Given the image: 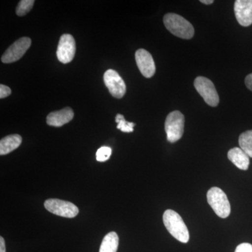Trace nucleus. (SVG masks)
Listing matches in <instances>:
<instances>
[{
	"mask_svg": "<svg viewBox=\"0 0 252 252\" xmlns=\"http://www.w3.org/2000/svg\"><path fill=\"white\" fill-rule=\"evenodd\" d=\"M228 158L230 161L240 170H247L249 168L250 157L243 149L238 147L230 149L228 152Z\"/></svg>",
	"mask_w": 252,
	"mask_h": 252,
	"instance_id": "nucleus-13",
	"label": "nucleus"
},
{
	"mask_svg": "<svg viewBox=\"0 0 252 252\" xmlns=\"http://www.w3.org/2000/svg\"><path fill=\"white\" fill-rule=\"evenodd\" d=\"M76 53V42L71 34H64L60 39L57 49V57L63 64L70 63Z\"/></svg>",
	"mask_w": 252,
	"mask_h": 252,
	"instance_id": "nucleus-9",
	"label": "nucleus"
},
{
	"mask_svg": "<svg viewBox=\"0 0 252 252\" xmlns=\"http://www.w3.org/2000/svg\"><path fill=\"white\" fill-rule=\"evenodd\" d=\"M239 144L250 158H252V130L244 132L239 137Z\"/></svg>",
	"mask_w": 252,
	"mask_h": 252,
	"instance_id": "nucleus-16",
	"label": "nucleus"
},
{
	"mask_svg": "<svg viewBox=\"0 0 252 252\" xmlns=\"http://www.w3.org/2000/svg\"><path fill=\"white\" fill-rule=\"evenodd\" d=\"M194 86L208 105L211 107L218 105L220 97L211 80L206 77H198L194 81Z\"/></svg>",
	"mask_w": 252,
	"mask_h": 252,
	"instance_id": "nucleus-5",
	"label": "nucleus"
},
{
	"mask_svg": "<svg viewBox=\"0 0 252 252\" xmlns=\"http://www.w3.org/2000/svg\"><path fill=\"white\" fill-rule=\"evenodd\" d=\"M104 82L113 97L120 99L126 92L124 79L114 69H108L104 74Z\"/></svg>",
	"mask_w": 252,
	"mask_h": 252,
	"instance_id": "nucleus-8",
	"label": "nucleus"
},
{
	"mask_svg": "<svg viewBox=\"0 0 252 252\" xmlns=\"http://www.w3.org/2000/svg\"><path fill=\"white\" fill-rule=\"evenodd\" d=\"M11 94V89L8 86L1 84L0 85V98L3 99L8 97Z\"/></svg>",
	"mask_w": 252,
	"mask_h": 252,
	"instance_id": "nucleus-21",
	"label": "nucleus"
},
{
	"mask_svg": "<svg viewBox=\"0 0 252 252\" xmlns=\"http://www.w3.org/2000/svg\"><path fill=\"white\" fill-rule=\"evenodd\" d=\"M200 2L203 3V4L209 5L214 3V1L213 0H200Z\"/></svg>",
	"mask_w": 252,
	"mask_h": 252,
	"instance_id": "nucleus-24",
	"label": "nucleus"
},
{
	"mask_svg": "<svg viewBox=\"0 0 252 252\" xmlns=\"http://www.w3.org/2000/svg\"><path fill=\"white\" fill-rule=\"evenodd\" d=\"M22 142L21 135L14 134L6 136L0 141V155H6L18 148Z\"/></svg>",
	"mask_w": 252,
	"mask_h": 252,
	"instance_id": "nucleus-14",
	"label": "nucleus"
},
{
	"mask_svg": "<svg viewBox=\"0 0 252 252\" xmlns=\"http://www.w3.org/2000/svg\"><path fill=\"white\" fill-rule=\"evenodd\" d=\"M245 85L249 90L252 91V73L245 78Z\"/></svg>",
	"mask_w": 252,
	"mask_h": 252,
	"instance_id": "nucleus-22",
	"label": "nucleus"
},
{
	"mask_svg": "<svg viewBox=\"0 0 252 252\" xmlns=\"http://www.w3.org/2000/svg\"><path fill=\"white\" fill-rule=\"evenodd\" d=\"M44 207L51 213L65 218H74L79 214V209L74 204L59 199H48Z\"/></svg>",
	"mask_w": 252,
	"mask_h": 252,
	"instance_id": "nucleus-6",
	"label": "nucleus"
},
{
	"mask_svg": "<svg viewBox=\"0 0 252 252\" xmlns=\"http://www.w3.org/2000/svg\"><path fill=\"white\" fill-rule=\"evenodd\" d=\"M162 220L165 228L174 238L181 243H188L190 238L188 228L177 212L174 210H167L164 212Z\"/></svg>",
	"mask_w": 252,
	"mask_h": 252,
	"instance_id": "nucleus-1",
	"label": "nucleus"
},
{
	"mask_svg": "<svg viewBox=\"0 0 252 252\" xmlns=\"http://www.w3.org/2000/svg\"><path fill=\"white\" fill-rule=\"evenodd\" d=\"M185 127V116L180 111H174L167 115L165 130L168 142L175 143L182 138Z\"/></svg>",
	"mask_w": 252,
	"mask_h": 252,
	"instance_id": "nucleus-4",
	"label": "nucleus"
},
{
	"mask_svg": "<svg viewBox=\"0 0 252 252\" xmlns=\"http://www.w3.org/2000/svg\"><path fill=\"white\" fill-rule=\"evenodd\" d=\"M74 118V112L70 107H65L61 110L50 113L46 117L48 125L54 127H61L70 122Z\"/></svg>",
	"mask_w": 252,
	"mask_h": 252,
	"instance_id": "nucleus-12",
	"label": "nucleus"
},
{
	"mask_svg": "<svg viewBox=\"0 0 252 252\" xmlns=\"http://www.w3.org/2000/svg\"><path fill=\"white\" fill-rule=\"evenodd\" d=\"M119 238L115 232H110L104 237L99 252H117Z\"/></svg>",
	"mask_w": 252,
	"mask_h": 252,
	"instance_id": "nucleus-15",
	"label": "nucleus"
},
{
	"mask_svg": "<svg viewBox=\"0 0 252 252\" xmlns=\"http://www.w3.org/2000/svg\"><path fill=\"white\" fill-rule=\"evenodd\" d=\"M31 39L29 37L23 36L20 38L14 44L8 48L1 56V61L3 63H12L21 59L26 51L31 47Z\"/></svg>",
	"mask_w": 252,
	"mask_h": 252,
	"instance_id": "nucleus-7",
	"label": "nucleus"
},
{
	"mask_svg": "<svg viewBox=\"0 0 252 252\" xmlns=\"http://www.w3.org/2000/svg\"><path fill=\"white\" fill-rule=\"evenodd\" d=\"M207 202L220 218H227L230 214V205L226 194L218 187H212L207 191Z\"/></svg>",
	"mask_w": 252,
	"mask_h": 252,
	"instance_id": "nucleus-3",
	"label": "nucleus"
},
{
	"mask_svg": "<svg viewBox=\"0 0 252 252\" xmlns=\"http://www.w3.org/2000/svg\"><path fill=\"white\" fill-rule=\"evenodd\" d=\"M34 4V0H21L16 7V14L18 16H25L31 11Z\"/></svg>",
	"mask_w": 252,
	"mask_h": 252,
	"instance_id": "nucleus-18",
	"label": "nucleus"
},
{
	"mask_svg": "<svg viewBox=\"0 0 252 252\" xmlns=\"http://www.w3.org/2000/svg\"><path fill=\"white\" fill-rule=\"evenodd\" d=\"M235 17L240 26L248 27L252 24V0H236L235 1Z\"/></svg>",
	"mask_w": 252,
	"mask_h": 252,
	"instance_id": "nucleus-11",
	"label": "nucleus"
},
{
	"mask_svg": "<svg viewBox=\"0 0 252 252\" xmlns=\"http://www.w3.org/2000/svg\"><path fill=\"white\" fill-rule=\"evenodd\" d=\"M112 154V149L108 147H100L96 153V159L99 162L107 161Z\"/></svg>",
	"mask_w": 252,
	"mask_h": 252,
	"instance_id": "nucleus-19",
	"label": "nucleus"
},
{
	"mask_svg": "<svg viewBox=\"0 0 252 252\" xmlns=\"http://www.w3.org/2000/svg\"><path fill=\"white\" fill-rule=\"evenodd\" d=\"M135 61L142 75L146 78L153 77L156 72L155 63L152 55L145 49H139L135 53Z\"/></svg>",
	"mask_w": 252,
	"mask_h": 252,
	"instance_id": "nucleus-10",
	"label": "nucleus"
},
{
	"mask_svg": "<svg viewBox=\"0 0 252 252\" xmlns=\"http://www.w3.org/2000/svg\"><path fill=\"white\" fill-rule=\"evenodd\" d=\"M116 122L117 123V128L119 129L124 132H133V127L135 124L132 122H128L125 120L124 116L122 114H117L116 117Z\"/></svg>",
	"mask_w": 252,
	"mask_h": 252,
	"instance_id": "nucleus-17",
	"label": "nucleus"
},
{
	"mask_svg": "<svg viewBox=\"0 0 252 252\" xmlns=\"http://www.w3.org/2000/svg\"><path fill=\"white\" fill-rule=\"evenodd\" d=\"M0 252H6V246H5V242L2 237L0 238Z\"/></svg>",
	"mask_w": 252,
	"mask_h": 252,
	"instance_id": "nucleus-23",
	"label": "nucleus"
},
{
	"mask_svg": "<svg viewBox=\"0 0 252 252\" xmlns=\"http://www.w3.org/2000/svg\"><path fill=\"white\" fill-rule=\"evenodd\" d=\"M235 252H252V245L249 243L240 244L237 247Z\"/></svg>",
	"mask_w": 252,
	"mask_h": 252,
	"instance_id": "nucleus-20",
	"label": "nucleus"
},
{
	"mask_svg": "<svg viewBox=\"0 0 252 252\" xmlns=\"http://www.w3.org/2000/svg\"><path fill=\"white\" fill-rule=\"evenodd\" d=\"M163 23L165 28L177 37L190 39L195 34L191 23L180 15L169 13L164 16Z\"/></svg>",
	"mask_w": 252,
	"mask_h": 252,
	"instance_id": "nucleus-2",
	"label": "nucleus"
}]
</instances>
